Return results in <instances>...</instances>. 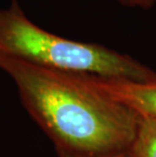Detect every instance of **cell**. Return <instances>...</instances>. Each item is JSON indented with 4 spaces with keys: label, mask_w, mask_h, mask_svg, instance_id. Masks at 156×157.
<instances>
[{
    "label": "cell",
    "mask_w": 156,
    "mask_h": 157,
    "mask_svg": "<svg viewBox=\"0 0 156 157\" xmlns=\"http://www.w3.org/2000/svg\"><path fill=\"white\" fill-rule=\"evenodd\" d=\"M131 157H156V121L140 119L134 142L130 150Z\"/></svg>",
    "instance_id": "4"
},
{
    "label": "cell",
    "mask_w": 156,
    "mask_h": 157,
    "mask_svg": "<svg viewBox=\"0 0 156 157\" xmlns=\"http://www.w3.org/2000/svg\"><path fill=\"white\" fill-rule=\"evenodd\" d=\"M0 69L14 81L25 108L60 157L127 152L139 117L96 84L94 75L55 70L0 54Z\"/></svg>",
    "instance_id": "1"
},
{
    "label": "cell",
    "mask_w": 156,
    "mask_h": 157,
    "mask_svg": "<svg viewBox=\"0 0 156 157\" xmlns=\"http://www.w3.org/2000/svg\"><path fill=\"white\" fill-rule=\"evenodd\" d=\"M102 157H131L130 152H122V153H118V154H112V155H108V156H102Z\"/></svg>",
    "instance_id": "6"
},
{
    "label": "cell",
    "mask_w": 156,
    "mask_h": 157,
    "mask_svg": "<svg viewBox=\"0 0 156 157\" xmlns=\"http://www.w3.org/2000/svg\"><path fill=\"white\" fill-rule=\"evenodd\" d=\"M0 54L47 68L102 78L140 82L156 79L153 70L130 56L41 29L26 17L18 0H11L8 8H0Z\"/></svg>",
    "instance_id": "2"
},
{
    "label": "cell",
    "mask_w": 156,
    "mask_h": 157,
    "mask_svg": "<svg viewBox=\"0 0 156 157\" xmlns=\"http://www.w3.org/2000/svg\"><path fill=\"white\" fill-rule=\"evenodd\" d=\"M122 5L128 7L149 9L156 4V0H117Z\"/></svg>",
    "instance_id": "5"
},
{
    "label": "cell",
    "mask_w": 156,
    "mask_h": 157,
    "mask_svg": "<svg viewBox=\"0 0 156 157\" xmlns=\"http://www.w3.org/2000/svg\"><path fill=\"white\" fill-rule=\"evenodd\" d=\"M95 82L105 93L126 105L140 119L156 121V79L133 81L94 76Z\"/></svg>",
    "instance_id": "3"
}]
</instances>
